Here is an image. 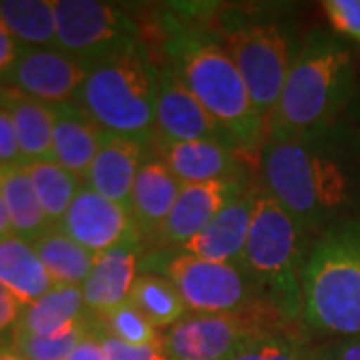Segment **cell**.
Returning <instances> with one entry per match:
<instances>
[{
  "instance_id": "6da1fadb",
  "label": "cell",
  "mask_w": 360,
  "mask_h": 360,
  "mask_svg": "<svg viewBox=\"0 0 360 360\" xmlns=\"http://www.w3.org/2000/svg\"><path fill=\"white\" fill-rule=\"evenodd\" d=\"M258 162L262 191L290 212L310 243L360 219V127L352 118L264 141Z\"/></svg>"
},
{
  "instance_id": "7a4b0ae2",
  "label": "cell",
  "mask_w": 360,
  "mask_h": 360,
  "mask_svg": "<svg viewBox=\"0 0 360 360\" xmlns=\"http://www.w3.org/2000/svg\"><path fill=\"white\" fill-rule=\"evenodd\" d=\"M165 28L168 65L229 132L243 156H257L258 160L264 142V122L231 54L219 40L194 25L168 20Z\"/></svg>"
},
{
  "instance_id": "3957f363",
  "label": "cell",
  "mask_w": 360,
  "mask_h": 360,
  "mask_svg": "<svg viewBox=\"0 0 360 360\" xmlns=\"http://www.w3.org/2000/svg\"><path fill=\"white\" fill-rule=\"evenodd\" d=\"M354 94L352 52L336 32L310 30L264 122V141L286 139L345 118ZM264 144V142H262Z\"/></svg>"
},
{
  "instance_id": "277c9868",
  "label": "cell",
  "mask_w": 360,
  "mask_h": 360,
  "mask_svg": "<svg viewBox=\"0 0 360 360\" xmlns=\"http://www.w3.org/2000/svg\"><path fill=\"white\" fill-rule=\"evenodd\" d=\"M300 283L304 328L360 335V219L340 222L310 243Z\"/></svg>"
},
{
  "instance_id": "5b68a950",
  "label": "cell",
  "mask_w": 360,
  "mask_h": 360,
  "mask_svg": "<svg viewBox=\"0 0 360 360\" xmlns=\"http://www.w3.org/2000/svg\"><path fill=\"white\" fill-rule=\"evenodd\" d=\"M160 70L144 44L90 68L75 103L110 134L146 144L156 136Z\"/></svg>"
},
{
  "instance_id": "8992f818",
  "label": "cell",
  "mask_w": 360,
  "mask_h": 360,
  "mask_svg": "<svg viewBox=\"0 0 360 360\" xmlns=\"http://www.w3.org/2000/svg\"><path fill=\"white\" fill-rule=\"evenodd\" d=\"M310 240L276 198L262 188L248 231L243 270L260 298L270 302L288 322L302 316V264Z\"/></svg>"
},
{
  "instance_id": "52a82bcc",
  "label": "cell",
  "mask_w": 360,
  "mask_h": 360,
  "mask_svg": "<svg viewBox=\"0 0 360 360\" xmlns=\"http://www.w3.org/2000/svg\"><path fill=\"white\" fill-rule=\"evenodd\" d=\"M220 46L231 54L262 122L276 106L302 42L290 25L269 16L224 11L217 22Z\"/></svg>"
},
{
  "instance_id": "ba28073f",
  "label": "cell",
  "mask_w": 360,
  "mask_h": 360,
  "mask_svg": "<svg viewBox=\"0 0 360 360\" xmlns=\"http://www.w3.org/2000/svg\"><path fill=\"white\" fill-rule=\"evenodd\" d=\"M290 324L270 302L260 298L236 312H191L162 333V348L170 360H229L248 340L284 330Z\"/></svg>"
},
{
  "instance_id": "9c48e42d",
  "label": "cell",
  "mask_w": 360,
  "mask_h": 360,
  "mask_svg": "<svg viewBox=\"0 0 360 360\" xmlns=\"http://www.w3.org/2000/svg\"><path fill=\"white\" fill-rule=\"evenodd\" d=\"M56 49L94 66L141 46V30L124 8L98 0H54Z\"/></svg>"
},
{
  "instance_id": "30bf717a",
  "label": "cell",
  "mask_w": 360,
  "mask_h": 360,
  "mask_svg": "<svg viewBox=\"0 0 360 360\" xmlns=\"http://www.w3.org/2000/svg\"><path fill=\"white\" fill-rule=\"evenodd\" d=\"M162 276L179 288L186 307L196 314L236 312L260 300L246 272L234 264L214 262L186 252L160 255Z\"/></svg>"
},
{
  "instance_id": "8fae6325",
  "label": "cell",
  "mask_w": 360,
  "mask_h": 360,
  "mask_svg": "<svg viewBox=\"0 0 360 360\" xmlns=\"http://www.w3.org/2000/svg\"><path fill=\"white\" fill-rule=\"evenodd\" d=\"M92 66L58 49H22L0 86L14 89L46 104L75 101Z\"/></svg>"
},
{
  "instance_id": "7c38bea8",
  "label": "cell",
  "mask_w": 360,
  "mask_h": 360,
  "mask_svg": "<svg viewBox=\"0 0 360 360\" xmlns=\"http://www.w3.org/2000/svg\"><path fill=\"white\" fill-rule=\"evenodd\" d=\"M58 229L96 257L116 246L141 243L129 208L94 193L86 184L80 186Z\"/></svg>"
},
{
  "instance_id": "4fadbf2b",
  "label": "cell",
  "mask_w": 360,
  "mask_h": 360,
  "mask_svg": "<svg viewBox=\"0 0 360 360\" xmlns=\"http://www.w3.org/2000/svg\"><path fill=\"white\" fill-rule=\"evenodd\" d=\"M156 96V136L158 142L219 141L238 150L229 132L210 116L184 80L168 65L158 66ZM240 153V150H238Z\"/></svg>"
},
{
  "instance_id": "5bb4252c",
  "label": "cell",
  "mask_w": 360,
  "mask_h": 360,
  "mask_svg": "<svg viewBox=\"0 0 360 360\" xmlns=\"http://www.w3.org/2000/svg\"><path fill=\"white\" fill-rule=\"evenodd\" d=\"M250 186L246 180H214L202 184H182L179 198L165 224L148 245L156 250L179 252L210 220Z\"/></svg>"
},
{
  "instance_id": "9a60e30c",
  "label": "cell",
  "mask_w": 360,
  "mask_h": 360,
  "mask_svg": "<svg viewBox=\"0 0 360 360\" xmlns=\"http://www.w3.org/2000/svg\"><path fill=\"white\" fill-rule=\"evenodd\" d=\"M258 188H248L231 205H226L202 231L188 240L179 252L194 255L198 258L234 264L243 269L246 240L257 205Z\"/></svg>"
},
{
  "instance_id": "2e32d148",
  "label": "cell",
  "mask_w": 360,
  "mask_h": 360,
  "mask_svg": "<svg viewBox=\"0 0 360 360\" xmlns=\"http://www.w3.org/2000/svg\"><path fill=\"white\" fill-rule=\"evenodd\" d=\"M160 158L180 184L246 180L238 150L219 141L158 142Z\"/></svg>"
},
{
  "instance_id": "e0dca14e",
  "label": "cell",
  "mask_w": 360,
  "mask_h": 360,
  "mask_svg": "<svg viewBox=\"0 0 360 360\" xmlns=\"http://www.w3.org/2000/svg\"><path fill=\"white\" fill-rule=\"evenodd\" d=\"M144 144L127 136L104 132L101 148L90 165L84 184L108 200L130 210L134 180L142 165Z\"/></svg>"
},
{
  "instance_id": "ac0fdd59",
  "label": "cell",
  "mask_w": 360,
  "mask_h": 360,
  "mask_svg": "<svg viewBox=\"0 0 360 360\" xmlns=\"http://www.w3.org/2000/svg\"><path fill=\"white\" fill-rule=\"evenodd\" d=\"M139 266V245L116 246L108 252L98 255L89 278L82 283V296L86 309L103 319L118 307L127 304L132 284L136 281Z\"/></svg>"
},
{
  "instance_id": "d6986e66",
  "label": "cell",
  "mask_w": 360,
  "mask_h": 360,
  "mask_svg": "<svg viewBox=\"0 0 360 360\" xmlns=\"http://www.w3.org/2000/svg\"><path fill=\"white\" fill-rule=\"evenodd\" d=\"M180 188L182 184L168 170L162 158L142 160L130 200V214L141 234V240H153V236L168 219Z\"/></svg>"
},
{
  "instance_id": "ffe728a7",
  "label": "cell",
  "mask_w": 360,
  "mask_h": 360,
  "mask_svg": "<svg viewBox=\"0 0 360 360\" xmlns=\"http://www.w3.org/2000/svg\"><path fill=\"white\" fill-rule=\"evenodd\" d=\"M54 110V160L84 182L101 148L104 130L75 101L52 104Z\"/></svg>"
},
{
  "instance_id": "44dd1931",
  "label": "cell",
  "mask_w": 360,
  "mask_h": 360,
  "mask_svg": "<svg viewBox=\"0 0 360 360\" xmlns=\"http://www.w3.org/2000/svg\"><path fill=\"white\" fill-rule=\"evenodd\" d=\"M0 106L13 118L18 148L25 162L54 158V110L52 104L0 86Z\"/></svg>"
},
{
  "instance_id": "7402d4cb",
  "label": "cell",
  "mask_w": 360,
  "mask_h": 360,
  "mask_svg": "<svg viewBox=\"0 0 360 360\" xmlns=\"http://www.w3.org/2000/svg\"><path fill=\"white\" fill-rule=\"evenodd\" d=\"M94 316L86 304L80 286H52L51 290L32 304L22 309L13 333L52 336L75 328L80 322Z\"/></svg>"
},
{
  "instance_id": "603a6c76",
  "label": "cell",
  "mask_w": 360,
  "mask_h": 360,
  "mask_svg": "<svg viewBox=\"0 0 360 360\" xmlns=\"http://www.w3.org/2000/svg\"><path fill=\"white\" fill-rule=\"evenodd\" d=\"M0 283L22 307L32 304L54 286L34 248L18 236L0 240Z\"/></svg>"
},
{
  "instance_id": "cb8c5ba5",
  "label": "cell",
  "mask_w": 360,
  "mask_h": 360,
  "mask_svg": "<svg viewBox=\"0 0 360 360\" xmlns=\"http://www.w3.org/2000/svg\"><path fill=\"white\" fill-rule=\"evenodd\" d=\"M0 193L11 217L14 236L32 245L40 234L51 229L52 224L40 206L25 162L0 168Z\"/></svg>"
},
{
  "instance_id": "d4e9b609",
  "label": "cell",
  "mask_w": 360,
  "mask_h": 360,
  "mask_svg": "<svg viewBox=\"0 0 360 360\" xmlns=\"http://www.w3.org/2000/svg\"><path fill=\"white\" fill-rule=\"evenodd\" d=\"M30 246L39 255L54 286H82L96 260V255L78 245L58 226H51Z\"/></svg>"
},
{
  "instance_id": "484cf974",
  "label": "cell",
  "mask_w": 360,
  "mask_h": 360,
  "mask_svg": "<svg viewBox=\"0 0 360 360\" xmlns=\"http://www.w3.org/2000/svg\"><path fill=\"white\" fill-rule=\"evenodd\" d=\"M0 20L22 49H56L54 0H0Z\"/></svg>"
},
{
  "instance_id": "4316f807",
  "label": "cell",
  "mask_w": 360,
  "mask_h": 360,
  "mask_svg": "<svg viewBox=\"0 0 360 360\" xmlns=\"http://www.w3.org/2000/svg\"><path fill=\"white\" fill-rule=\"evenodd\" d=\"M129 302L141 310L160 333L191 314L179 288L167 276L156 272H142L136 276Z\"/></svg>"
},
{
  "instance_id": "83f0119b",
  "label": "cell",
  "mask_w": 360,
  "mask_h": 360,
  "mask_svg": "<svg viewBox=\"0 0 360 360\" xmlns=\"http://www.w3.org/2000/svg\"><path fill=\"white\" fill-rule=\"evenodd\" d=\"M25 168L32 180L34 193L39 196V202L46 219L52 226H58L84 182L75 176L70 170H66L63 165H58L54 158L25 162Z\"/></svg>"
},
{
  "instance_id": "f1b7e54d",
  "label": "cell",
  "mask_w": 360,
  "mask_h": 360,
  "mask_svg": "<svg viewBox=\"0 0 360 360\" xmlns=\"http://www.w3.org/2000/svg\"><path fill=\"white\" fill-rule=\"evenodd\" d=\"M229 360H321V350H312L302 335L284 328L248 340Z\"/></svg>"
},
{
  "instance_id": "f546056e",
  "label": "cell",
  "mask_w": 360,
  "mask_h": 360,
  "mask_svg": "<svg viewBox=\"0 0 360 360\" xmlns=\"http://www.w3.org/2000/svg\"><path fill=\"white\" fill-rule=\"evenodd\" d=\"M96 324L98 316H90L89 321L80 322L60 335L37 336L13 333V347L25 360H65L92 333Z\"/></svg>"
},
{
  "instance_id": "4dcf8cb0",
  "label": "cell",
  "mask_w": 360,
  "mask_h": 360,
  "mask_svg": "<svg viewBox=\"0 0 360 360\" xmlns=\"http://www.w3.org/2000/svg\"><path fill=\"white\" fill-rule=\"evenodd\" d=\"M101 324L108 335L132 347H162V333L130 302L104 314Z\"/></svg>"
},
{
  "instance_id": "1f68e13d",
  "label": "cell",
  "mask_w": 360,
  "mask_h": 360,
  "mask_svg": "<svg viewBox=\"0 0 360 360\" xmlns=\"http://www.w3.org/2000/svg\"><path fill=\"white\" fill-rule=\"evenodd\" d=\"M322 8L336 34L360 40V0H324Z\"/></svg>"
},
{
  "instance_id": "d6a6232c",
  "label": "cell",
  "mask_w": 360,
  "mask_h": 360,
  "mask_svg": "<svg viewBox=\"0 0 360 360\" xmlns=\"http://www.w3.org/2000/svg\"><path fill=\"white\" fill-rule=\"evenodd\" d=\"M101 340H103L106 360H170L162 347H132L116 336L108 335L101 324Z\"/></svg>"
},
{
  "instance_id": "836d02e7",
  "label": "cell",
  "mask_w": 360,
  "mask_h": 360,
  "mask_svg": "<svg viewBox=\"0 0 360 360\" xmlns=\"http://www.w3.org/2000/svg\"><path fill=\"white\" fill-rule=\"evenodd\" d=\"M20 162H25V160H22L20 148H18L13 118L0 106V168L20 165Z\"/></svg>"
},
{
  "instance_id": "e575fe53",
  "label": "cell",
  "mask_w": 360,
  "mask_h": 360,
  "mask_svg": "<svg viewBox=\"0 0 360 360\" xmlns=\"http://www.w3.org/2000/svg\"><path fill=\"white\" fill-rule=\"evenodd\" d=\"M22 309H25L22 302L0 283V336L11 328L14 330L16 322L22 314Z\"/></svg>"
},
{
  "instance_id": "d590c367",
  "label": "cell",
  "mask_w": 360,
  "mask_h": 360,
  "mask_svg": "<svg viewBox=\"0 0 360 360\" xmlns=\"http://www.w3.org/2000/svg\"><path fill=\"white\" fill-rule=\"evenodd\" d=\"M65 360H106L103 340H101V319L98 324L92 328V333Z\"/></svg>"
},
{
  "instance_id": "8d00e7d4",
  "label": "cell",
  "mask_w": 360,
  "mask_h": 360,
  "mask_svg": "<svg viewBox=\"0 0 360 360\" xmlns=\"http://www.w3.org/2000/svg\"><path fill=\"white\" fill-rule=\"evenodd\" d=\"M22 52V46L14 40V37L8 32V28L0 20V78L4 77L13 65L18 60Z\"/></svg>"
},
{
  "instance_id": "74e56055",
  "label": "cell",
  "mask_w": 360,
  "mask_h": 360,
  "mask_svg": "<svg viewBox=\"0 0 360 360\" xmlns=\"http://www.w3.org/2000/svg\"><path fill=\"white\" fill-rule=\"evenodd\" d=\"M321 360H360V335L345 336L342 340L321 350Z\"/></svg>"
},
{
  "instance_id": "f35d334b",
  "label": "cell",
  "mask_w": 360,
  "mask_h": 360,
  "mask_svg": "<svg viewBox=\"0 0 360 360\" xmlns=\"http://www.w3.org/2000/svg\"><path fill=\"white\" fill-rule=\"evenodd\" d=\"M8 236H14L13 224H11V217H8V210H6V205H4L2 193H0V240H4Z\"/></svg>"
},
{
  "instance_id": "ab89813d",
  "label": "cell",
  "mask_w": 360,
  "mask_h": 360,
  "mask_svg": "<svg viewBox=\"0 0 360 360\" xmlns=\"http://www.w3.org/2000/svg\"><path fill=\"white\" fill-rule=\"evenodd\" d=\"M0 360H25L16 350L13 345H0Z\"/></svg>"
},
{
  "instance_id": "60d3db41",
  "label": "cell",
  "mask_w": 360,
  "mask_h": 360,
  "mask_svg": "<svg viewBox=\"0 0 360 360\" xmlns=\"http://www.w3.org/2000/svg\"><path fill=\"white\" fill-rule=\"evenodd\" d=\"M354 122H356V124L360 127V106H356V108H354Z\"/></svg>"
},
{
  "instance_id": "b9f144b4",
  "label": "cell",
  "mask_w": 360,
  "mask_h": 360,
  "mask_svg": "<svg viewBox=\"0 0 360 360\" xmlns=\"http://www.w3.org/2000/svg\"><path fill=\"white\" fill-rule=\"evenodd\" d=\"M0 345H2V336H0Z\"/></svg>"
}]
</instances>
